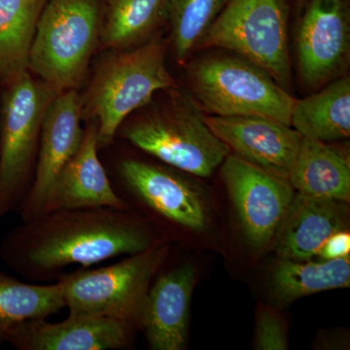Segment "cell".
Returning a JSON list of instances; mask_svg holds the SVG:
<instances>
[{
  "instance_id": "cell-26",
  "label": "cell",
  "mask_w": 350,
  "mask_h": 350,
  "mask_svg": "<svg viewBox=\"0 0 350 350\" xmlns=\"http://www.w3.org/2000/svg\"><path fill=\"white\" fill-rule=\"evenodd\" d=\"M350 234L349 232L340 231L327 239L319 254L322 260L337 259L349 255Z\"/></svg>"
},
{
  "instance_id": "cell-19",
  "label": "cell",
  "mask_w": 350,
  "mask_h": 350,
  "mask_svg": "<svg viewBox=\"0 0 350 350\" xmlns=\"http://www.w3.org/2000/svg\"><path fill=\"white\" fill-rule=\"evenodd\" d=\"M290 126L301 137L332 142L350 135V78L340 76L317 93L296 100Z\"/></svg>"
},
{
  "instance_id": "cell-15",
  "label": "cell",
  "mask_w": 350,
  "mask_h": 350,
  "mask_svg": "<svg viewBox=\"0 0 350 350\" xmlns=\"http://www.w3.org/2000/svg\"><path fill=\"white\" fill-rule=\"evenodd\" d=\"M196 276L191 264L160 271L156 275L147 294L139 330L151 349L181 350L185 347Z\"/></svg>"
},
{
  "instance_id": "cell-5",
  "label": "cell",
  "mask_w": 350,
  "mask_h": 350,
  "mask_svg": "<svg viewBox=\"0 0 350 350\" xmlns=\"http://www.w3.org/2000/svg\"><path fill=\"white\" fill-rule=\"evenodd\" d=\"M100 0H48L36 25L29 72L59 94L77 89L100 38Z\"/></svg>"
},
{
  "instance_id": "cell-16",
  "label": "cell",
  "mask_w": 350,
  "mask_h": 350,
  "mask_svg": "<svg viewBox=\"0 0 350 350\" xmlns=\"http://www.w3.org/2000/svg\"><path fill=\"white\" fill-rule=\"evenodd\" d=\"M114 207L129 209L115 192L100 157L94 121L84 129L81 144L51 189L43 213L62 209Z\"/></svg>"
},
{
  "instance_id": "cell-27",
  "label": "cell",
  "mask_w": 350,
  "mask_h": 350,
  "mask_svg": "<svg viewBox=\"0 0 350 350\" xmlns=\"http://www.w3.org/2000/svg\"><path fill=\"white\" fill-rule=\"evenodd\" d=\"M306 2L308 0H289L290 6L293 3L297 8L300 9V10H303L304 7H305Z\"/></svg>"
},
{
  "instance_id": "cell-12",
  "label": "cell",
  "mask_w": 350,
  "mask_h": 350,
  "mask_svg": "<svg viewBox=\"0 0 350 350\" xmlns=\"http://www.w3.org/2000/svg\"><path fill=\"white\" fill-rule=\"evenodd\" d=\"M82 98L77 90L57 94L44 114L33 182L18 213L27 222L43 213L55 182L81 144Z\"/></svg>"
},
{
  "instance_id": "cell-17",
  "label": "cell",
  "mask_w": 350,
  "mask_h": 350,
  "mask_svg": "<svg viewBox=\"0 0 350 350\" xmlns=\"http://www.w3.org/2000/svg\"><path fill=\"white\" fill-rule=\"evenodd\" d=\"M345 202L295 193L275 236L282 259L306 261L319 254L327 239L347 224Z\"/></svg>"
},
{
  "instance_id": "cell-23",
  "label": "cell",
  "mask_w": 350,
  "mask_h": 350,
  "mask_svg": "<svg viewBox=\"0 0 350 350\" xmlns=\"http://www.w3.org/2000/svg\"><path fill=\"white\" fill-rule=\"evenodd\" d=\"M64 308L59 282H25L0 271V347L12 327L27 320L48 319Z\"/></svg>"
},
{
  "instance_id": "cell-1",
  "label": "cell",
  "mask_w": 350,
  "mask_h": 350,
  "mask_svg": "<svg viewBox=\"0 0 350 350\" xmlns=\"http://www.w3.org/2000/svg\"><path fill=\"white\" fill-rule=\"evenodd\" d=\"M165 241L142 216L114 207L62 209L22 222L0 243V259L34 283L57 282L73 265L88 268Z\"/></svg>"
},
{
  "instance_id": "cell-24",
  "label": "cell",
  "mask_w": 350,
  "mask_h": 350,
  "mask_svg": "<svg viewBox=\"0 0 350 350\" xmlns=\"http://www.w3.org/2000/svg\"><path fill=\"white\" fill-rule=\"evenodd\" d=\"M228 0H170L167 20L175 57L185 64Z\"/></svg>"
},
{
  "instance_id": "cell-8",
  "label": "cell",
  "mask_w": 350,
  "mask_h": 350,
  "mask_svg": "<svg viewBox=\"0 0 350 350\" xmlns=\"http://www.w3.org/2000/svg\"><path fill=\"white\" fill-rule=\"evenodd\" d=\"M290 8L289 0H228L198 47L224 49L245 57L290 92Z\"/></svg>"
},
{
  "instance_id": "cell-2",
  "label": "cell",
  "mask_w": 350,
  "mask_h": 350,
  "mask_svg": "<svg viewBox=\"0 0 350 350\" xmlns=\"http://www.w3.org/2000/svg\"><path fill=\"white\" fill-rule=\"evenodd\" d=\"M174 86L161 39L116 51L107 57L82 98L83 118L96 124L98 149L115 142L120 126L131 113L146 105L158 92Z\"/></svg>"
},
{
  "instance_id": "cell-20",
  "label": "cell",
  "mask_w": 350,
  "mask_h": 350,
  "mask_svg": "<svg viewBox=\"0 0 350 350\" xmlns=\"http://www.w3.org/2000/svg\"><path fill=\"white\" fill-rule=\"evenodd\" d=\"M349 285V255L319 262L282 259L271 275V291L282 304Z\"/></svg>"
},
{
  "instance_id": "cell-14",
  "label": "cell",
  "mask_w": 350,
  "mask_h": 350,
  "mask_svg": "<svg viewBox=\"0 0 350 350\" xmlns=\"http://www.w3.org/2000/svg\"><path fill=\"white\" fill-rule=\"evenodd\" d=\"M135 327L105 317L68 314L59 322L27 320L12 327L4 344L19 350H118L133 342Z\"/></svg>"
},
{
  "instance_id": "cell-10",
  "label": "cell",
  "mask_w": 350,
  "mask_h": 350,
  "mask_svg": "<svg viewBox=\"0 0 350 350\" xmlns=\"http://www.w3.org/2000/svg\"><path fill=\"white\" fill-rule=\"evenodd\" d=\"M299 72L319 90L342 76L350 56L349 0H308L296 36Z\"/></svg>"
},
{
  "instance_id": "cell-25",
  "label": "cell",
  "mask_w": 350,
  "mask_h": 350,
  "mask_svg": "<svg viewBox=\"0 0 350 350\" xmlns=\"http://www.w3.org/2000/svg\"><path fill=\"white\" fill-rule=\"evenodd\" d=\"M255 347L261 350L288 349L286 330L280 315L271 308H260Z\"/></svg>"
},
{
  "instance_id": "cell-7",
  "label": "cell",
  "mask_w": 350,
  "mask_h": 350,
  "mask_svg": "<svg viewBox=\"0 0 350 350\" xmlns=\"http://www.w3.org/2000/svg\"><path fill=\"white\" fill-rule=\"evenodd\" d=\"M0 117V219L18 213L33 182L43 117L57 93L29 70L3 84Z\"/></svg>"
},
{
  "instance_id": "cell-6",
  "label": "cell",
  "mask_w": 350,
  "mask_h": 350,
  "mask_svg": "<svg viewBox=\"0 0 350 350\" xmlns=\"http://www.w3.org/2000/svg\"><path fill=\"white\" fill-rule=\"evenodd\" d=\"M187 78L196 103L215 116L264 117L290 126L296 98L245 57L213 55L196 59L188 64Z\"/></svg>"
},
{
  "instance_id": "cell-3",
  "label": "cell",
  "mask_w": 350,
  "mask_h": 350,
  "mask_svg": "<svg viewBox=\"0 0 350 350\" xmlns=\"http://www.w3.org/2000/svg\"><path fill=\"white\" fill-rule=\"evenodd\" d=\"M119 137L170 167L200 177L211 176L232 153L185 94H175L165 107L126 120Z\"/></svg>"
},
{
  "instance_id": "cell-22",
  "label": "cell",
  "mask_w": 350,
  "mask_h": 350,
  "mask_svg": "<svg viewBox=\"0 0 350 350\" xmlns=\"http://www.w3.org/2000/svg\"><path fill=\"white\" fill-rule=\"evenodd\" d=\"M48 0H0V83L29 70L36 25Z\"/></svg>"
},
{
  "instance_id": "cell-13",
  "label": "cell",
  "mask_w": 350,
  "mask_h": 350,
  "mask_svg": "<svg viewBox=\"0 0 350 350\" xmlns=\"http://www.w3.org/2000/svg\"><path fill=\"white\" fill-rule=\"evenodd\" d=\"M204 121L234 155L288 180L303 138L291 126L255 116L213 115Z\"/></svg>"
},
{
  "instance_id": "cell-4",
  "label": "cell",
  "mask_w": 350,
  "mask_h": 350,
  "mask_svg": "<svg viewBox=\"0 0 350 350\" xmlns=\"http://www.w3.org/2000/svg\"><path fill=\"white\" fill-rule=\"evenodd\" d=\"M170 255L167 241L98 269L64 273L61 284L68 314L111 317L140 330L147 294Z\"/></svg>"
},
{
  "instance_id": "cell-11",
  "label": "cell",
  "mask_w": 350,
  "mask_h": 350,
  "mask_svg": "<svg viewBox=\"0 0 350 350\" xmlns=\"http://www.w3.org/2000/svg\"><path fill=\"white\" fill-rule=\"evenodd\" d=\"M221 165L223 180L248 241L254 247H266L275 239L289 208L294 188L287 179L269 174L234 154H230Z\"/></svg>"
},
{
  "instance_id": "cell-21",
  "label": "cell",
  "mask_w": 350,
  "mask_h": 350,
  "mask_svg": "<svg viewBox=\"0 0 350 350\" xmlns=\"http://www.w3.org/2000/svg\"><path fill=\"white\" fill-rule=\"evenodd\" d=\"M170 0H107L100 39L108 49H131L144 43L167 20Z\"/></svg>"
},
{
  "instance_id": "cell-18",
  "label": "cell",
  "mask_w": 350,
  "mask_h": 350,
  "mask_svg": "<svg viewBox=\"0 0 350 350\" xmlns=\"http://www.w3.org/2000/svg\"><path fill=\"white\" fill-rule=\"evenodd\" d=\"M288 181L297 192L347 204L350 200L349 152L303 137Z\"/></svg>"
},
{
  "instance_id": "cell-9",
  "label": "cell",
  "mask_w": 350,
  "mask_h": 350,
  "mask_svg": "<svg viewBox=\"0 0 350 350\" xmlns=\"http://www.w3.org/2000/svg\"><path fill=\"white\" fill-rule=\"evenodd\" d=\"M107 169L115 192L129 209L139 208L163 224L202 232L208 218L197 186L169 165L120 156Z\"/></svg>"
}]
</instances>
